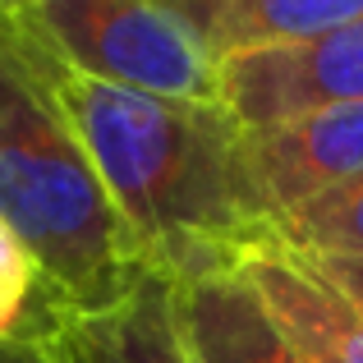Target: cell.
Here are the masks:
<instances>
[{"mask_svg":"<svg viewBox=\"0 0 363 363\" xmlns=\"http://www.w3.org/2000/svg\"><path fill=\"white\" fill-rule=\"evenodd\" d=\"M28 331L42 336L60 363H198L179 327L175 276L161 267H147L106 308H33Z\"/></svg>","mask_w":363,"mask_h":363,"instance_id":"cell-6","label":"cell"},{"mask_svg":"<svg viewBox=\"0 0 363 363\" xmlns=\"http://www.w3.org/2000/svg\"><path fill=\"white\" fill-rule=\"evenodd\" d=\"M0 363H60V359H55V350L42 336L23 331L14 340H0Z\"/></svg>","mask_w":363,"mask_h":363,"instance_id":"cell-14","label":"cell"},{"mask_svg":"<svg viewBox=\"0 0 363 363\" xmlns=\"http://www.w3.org/2000/svg\"><path fill=\"white\" fill-rule=\"evenodd\" d=\"M216 65L363 18V0H161Z\"/></svg>","mask_w":363,"mask_h":363,"instance_id":"cell-9","label":"cell"},{"mask_svg":"<svg viewBox=\"0 0 363 363\" xmlns=\"http://www.w3.org/2000/svg\"><path fill=\"white\" fill-rule=\"evenodd\" d=\"M276 240L308 257H363V179L290 212L276 225Z\"/></svg>","mask_w":363,"mask_h":363,"instance_id":"cell-10","label":"cell"},{"mask_svg":"<svg viewBox=\"0 0 363 363\" xmlns=\"http://www.w3.org/2000/svg\"><path fill=\"white\" fill-rule=\"evenodd\" d=\"M37 308V267L18 235L0 221V340H14L28 331Z\"/></svg>","mask_w":363,"mask_h":363,"instance_id":"cell-11","label":"cell"},{"mask_svg":"<svg viewBox=\"0 0 363 363\" xmlns=\"http://www.w3.org/2000/svg\"><path fill=\"white\" fill-rule=\"evenodd\" d=\"M175 308L198 363H322L272 318L240 262L175 276Z\"/></svg>","mask_w":363,"mask_h":363,"instance_id":"cell-8","label":"cell"},{"mask_svg":"<svg viewBox=\"0 0 363 363\" xmlns=\"http://www.w3.org/2000/svg\"><path fill=\"white\" fill-rule=\"evenodd\" d=\"M0 37L33 97L97 170L152 267L170 276L230 267L244 248L272 235L244 179V129L221 101H179L97 83L51 60L9 18H0Z\"/></svg>","mask_w":363,"mask_h":363,"instance_id":"cell-1","label":"cell"},{"mask_svg":"<svg viewBox=\"0 0 363 363\" xmlns=\"http://www.w3.org/2000/svg\"><path fill=\"white\" fill-rule=\"evenodd\" d=\"M28 5H33V0H0V18H5V14H18V9H28Z\"/></svg>","mask_w":363,"mask_h":363,"instance_id":"cell-15","label":"cell"},{"mask_svg":"<svg viewBox=\"0 0 363 363\" xmlns=\"http://www.w3.org/2000/svg\"><path fill=\"white\" fill-rule=\"evenodd\" d=\"M216 101L240 129H262L327 106H363V18L221 60Z\"/></svg>","mask_w":363,"mask_h":363,"instance_id":"cell-4","label":"cell"},{"mask_svg":"<svg viewBox=\"0 0 363 363\" xmlns=\"http://www.w3.org/2000/svg\"><path fill=\"white\" fill-rule=\"evenodd\" d=\"M0 221L37 267V308H106L152 267L97 170L42 101L0 129Z\"/></svg>","mask_w":363,"mask_h":363,"instance_id":"cell-2","label":"cell"},{"mask_svg":"<svg viewBox=\"0 0 363 363\" xmlns=\"http://www.w3.org/2000/svg\"><path fill=\"white\" fill-rule=\"evenodd\" d=\"M240 272L248 276L272 318L322 363H363V308L340 285L322 276L308 253L281 244L276 235L257 240L240 253Z\"/></svg>","mask_w":363,"mask_h":363,"instance_id":"cell-7","label":"cell"},{"mask_svg":"<svg viewBox=\"0 0 363 363\" xmlns=\"http://www.w3.org/2000/svg\"><path fill=\"white\" fill-rule=\"evenodd\" d=\"M33 106H37L33 88L23 83V69H18V60L9 55L5 37H0V129H5V124H14L23 111H33Z\"/></svg>","mask_w":363,"mask_h":363,"instance_id":"cell-12","label":"cell"},{"mask_svg":"<svg viewBox=\"0 0 363 363\" xmlns=\"http://www.w3.org/2000/svg\"><path fill=\"white\" fill-rule=\"evenodd\" d=\"M313 262L322 267V276H327L331 285H340L363 308V257H313Z\"/></svg>","mask_w":363,"mask_h":363,"instance_id":"cell-13","label":"cell"},{"mask_svg":"<svg viewBox=\"0 0 363 363\" xmlns=\"http://www.w3.org/2000/svg\"><path fill=\"white\" fill-rule=\"evenodd\" d=\"M5 18L51 60L97 83L216 101L221 65L161 0H33Z\"/></svg>","mask_w":363,"mask_h":363,"instance_id":"cell-3","label":"cell"},{"mask_svg":"<svg viewBox=\"0 0 363 363\" xmlns=\"http://www.w3.org/2000/svg\"><path fill=\"white\" fill-rule=\"evenodd\" d=\"M240 157L257 216L276 235L303 203L363 179V106H327L244 129Z\"/></svg>","mask_w":363,"mask_h":363,"instance_id":"cell-5","label":"cell"}]
</instances>
